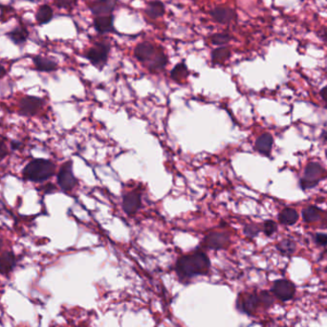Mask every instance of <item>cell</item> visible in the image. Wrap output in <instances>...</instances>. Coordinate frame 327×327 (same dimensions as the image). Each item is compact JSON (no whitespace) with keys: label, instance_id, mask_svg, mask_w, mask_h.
<instances>
[{"label":"cell","instance_id":"1","mask_svg":"<svg viewBox=\"0 0 327 327\" xmlns=\"http://www.w3.org/2000/svg\"><path fill=\"white\" fill-rule=\"evenodd\" d=\"M211 268V262L208 256L197 251L191 255L181 257L175 266L177 275L181 278H192L197 276L207 275Z\"/></svg>","mask_w":327,"mask_h":327},{"label":"cell","instance_id":"2","mask_svg":"<svg viewBox=\"0 0 327 327\" xmlns=\"http://www.w3.org/2000/svg\"><path fill=\"white\" fill-rule=\"evenodd\" d=\"M56 165L49 160L35 159L28 164L23 169V176L26 180L42 182L55 174Z\"/></svg>","mask_w":327,"mask_h":327},{"label":"cell","instance_id":"3","mask_svg":"<svg viewBox=\"0 0 327 327\" xmlns=\"http://www.w3.org/2000/svg\"><path fill=\"white\" fill-rule=\"evenodd\" d=\"M110 53V45L104 41L96 42L89 48L85 54V58L99 70H101L107 64Z\"/></svg>","mask_w":327,"mask_h":327},{"label":"cell","instance_id":"4","mask_svg":"<svg viewBox=\"0 0 327 327\" xmlns=\"http://www.w3.org/2000/svg\"><path fill=\"white\" fill-rule=\"evenodd\" d=\"M58 183L64 192H71L78 184V180L73 173V164L68 161L64 164L58 174Z\"/></svg>","mask_w":327,"mask_h":327},{"label":"cell","instance_id":"5","mask_svg":"<svg viewBox=\"0 0 327 327\" xmlns=\"http://www.w3.org/2000/svg\"><path fill=\"white\" fill-rule=\"evenodd\" d=\"M271 290L277 298L282 301H288L292 299L295 294V286L294 283L287 279L276 280Z\"/></svg>","mask_w":327,"mask_h":327},{"label":"cell","instance_id":"6","mask_svg":"<svg viewBox=\"0 0 327 327\" xmlns=\"http://www.w3.org/2000/svg\"><path fill=\"white\" fill-rule=\"evenodd\" d=\"M322 173L323 167L320 164H308L304 171V177L300 180V187L303 190L314 188L319 183Z\"/></svg>","mask_w":327,"mask_h":327},{"label":"cell","instance_id":"7","mask_svg":"<svg viewBox=\"0 0 327 327\" xmlns=\"http://www.w3.org/2000/svg\"><path fill=\"white\" fill-rule=\"evenodd\" d=\"M203 244L212 250H223L229 246V235L223 231H212L205 236Z\"/></svg>","mask_w":327,"mask_h":327},{"label":"cell","instance_id":"8","mask_svg":"<svg viewBox=\"0 0 327 327\" xmlns=\"http://www.w3.org/2000/svg\"><path fill=\"white\" fill-rule=\"evenodd\" d=\"M261 296L257 293H251L241 296L239 295L236 302L238 310L248 315H253L261 306Z\"/></svg>","mask_w":327,"mask_h":327},{"label":"cell","instance_id":"9","mask_svg":"<svg viewBox=\"0 0 327 327\" xmlns=\"http://www.w3.org/2000/svg\"><path fill=\"white\" fill-rule=\"evenodd\" d=\"M159 48L155 47L154 44L148 41H144L139 43L134 49V57L145 65L149 64L156 56Z\"/></svg>","mask_w":327,"mask_h":327},{"label":"cell","instance_id":"10","mask_svg":"<svg viewBox=\"0 0 327 327\" xmlns=\"http://www.w3.org/2000/svg\"><path fill=\"white\" fill-rule=\"evenodd\" d=\"M212 18L220 24H229L236 18V14L232 8L229 7H216L210 11Z\"/></svg>","mask_w":327,"mask_h":327},{"label":"cell","instance_id":"11","mask_svg":"<svg viewBox=\"0 0 327 327\" xmlns=\"http://www.w3.org/2000/svg\"><path fill=\"white\" fill-rule=\"evenodd\" d=\"M43 100L37 97H24L19 102V112L24 116H33L41 108Z\"/></svg>","mask_w":327,"mask_h":327},{"label":"cell","instance_id":"12","mask_svg":"<svg viewBox=\"0 0 327 327\" xmlns=\"http://www.w3.org/2000/svg\"><path fill=\"white\" fill-rule=\"evenodd\" d=\"M142 206V196L139 192H131L123 199V209L129 215H134Z\"/></svg>","mask_w":327,"mask_h":327},{"label":"cell","instance_id":"13","mask_svg":"<svg viewBox=\"0 0 327 327\" xmlns=\"http://www.w3.org/2000/svg\"><path fill=\"white\" fill-rule=\"evenodd\" d=\"M118 0H97L91 7L90 11L95 16H110L113 14Z\"/></svg>","mask_w":327,"mask_h":327},{"label":"cell","instance_id":"14","mask_svg":"<svg viewBox=\"0 0 327 327\" xmlns=\"http://www.w3.org/2000/svg\"><path fill=\"white\" fill-rule=\"evenodd\" d=\"M94 27L98 33H113L115 32L114 27V16H99L94 18Z\"/></svg>","mask_w":327,"mask_h":327},{"label":"cell","instance_id":"15","mask_svg":"<svg viewBox=\"0 0 327 327\" xmlns=\"http://www.w3.org/2000/svg\"><path fill=\"white\" fill-rule=\"evenodd\" d=\"M273 143H274V139L272 135L269 133H264L257 139L255 147L260 153L268 156L271 153Z\"/></svg>","mask_w":327,"mask_h":327},{"label":"cell","instance_id":"16","mask_svg":"<svg viewBox=\"0 0 327 327\" xmlns=\"http://www.w3.org/2000/svg\"><path fill=\"white\" fill-rule=\"evenodd\" d=\"M16 264V259L13 252H5L0 256V274L8 275Z\"/></svg>","mask_w":327,"mask_h":327},{"label":"cell","instance_id":"17","mask_svg":"<svg viewBox=\"0 0 327 327\" xmlns=\"http://www.w3.org/2000/svg\"><path fill=\"white\" fill-rule=\"evenodd\" d=\"M146 15L153 19L162 17L164 13H165V7L164 5L163 2L159 0H154V1H149L145 9Z\"/></svg>","mask_w":327,"mask_h":327},{"label":"cell","instance_id":"18","mask_svg":"<svg viewBox=\"0 0 327 327\" xmlns=\"http://www.w3.org/2000/svg\"><path fill=\"white\" fill-rule=\"evenodd\" d=\"M6 35L16 45H21L26 42L29 36V32L24 25H19L14 28L12 31L6 33Z\"/></svg>","mask_w":327,"mask_h":327},{"label":"cell","instance_id":"19","mask_svg":"<svg viewBox=\"0 0 327 327\" xmlns=\"http://www.w3.org/2000/svg\"><path fill=\"white\" fill-rule=\"evenodd\" d=\"M33 63L35 69L40 72H52L58 69V64L55 61L42 56H35Z\"/></svg>","mask_w":327,"mask_h":327},{"label":"cell","instance_id":"20","mask_svg":"<svg viewBox=\"0 0 327 327\" xmlns=\"http://www.w3.org/2000/svg\"><path fill=\"white\" fill-rule=\"evenodd\" d=\"M166 65H167V57L164 54L163 50L161 48H159V50H158L156 56L154 57V59L149 64H147V66L148 70L151 71L152 73H158V72L164 70Z\"/></svg>","mask_w":327,"mask_h":327},{"label":"cell","instance_id":"21","mask_svg":"<svg viewBox=\"0 0 327 327\" xmlns=\"http://www.w3.org/2000/svg\"><path fill=\"white\" fill-rule=\"evenodd\" d=\"M53 16H54L53 9L49 5L43 4L36 11L35 20L38 25H44L48 24L53 19Z\"/></svg>","mask_w":327,"mask_h":327},{"label":"cell","instance_id":"22","mask_svg":"<svg viewBox=\"0 0 327 327\" xmlns=\"http://www.w3.org/2000/svg\"><path fill=\"white\" fill-rule=\"evenodd\" d=\"M189 75L190 72L185 63H180L176 65L170 72V78L175 82H182L186 80Z\"/></svg>","mask_w":327,"mask_h":327},{"label":"cell","instance_id":"23","mask_svg":"<svg viewBox=\"0 0 327 327\" xmlns=\"http://www.w3.org/2000/svg\"><path fill=\"white\" fill-rule=\"evenodd\" d=\"M230 57V51L228 47H218L212 52V61L213 64H224Z\"/></svg>","mask_w":327,"mask_h":327},{"label":"cell","instance_id":"24","mask_svg":"<svg viewBox=\"0 0 327 327\" xmlns=\"http://www.w3.org/2000/svg\"><path fill=\"white\" fill-rule=\"evenodd\" d=\"M278 219L284 225H294L298 219V214L294 209H285L279 213Z\"/></svg>","mask_w":327,"mask_h":327},{"label":"cell","instance_id":"25","mask_svg":"<svg viewBox=\"0 0 327 327\" xmlns=\"http://www.w3.org/2000/svg\"><path fill=\"white\" fill-rule=\"evenodd\" d=\"M302 216L306 222H315L320 219V210L317 207H308L302 211Z\"/></svg>","mask_w":327,"mask_h":327},{"label":"cell","instance_id":"26","mask_svg":"<svg viewBox=\"0 0 327 327\" xmlns=\"http://www.w3.org/2000/svg\"><path fill=\"white\" fill-rule=\"evenodd\" d=\"M278 250L284 256H290L294 254L295 251V243L293 240L285 239L278 243Z\"/></svg>","mask_w":327,"mask_h":327},{"label":"cell","instance_id":"27","mask_svg":"<svg viewBox=\"0 0 327 327\" xmlns=\"http://www.w3.org/2000/svg\"><path fill=\"white\" fill-rule=\"evenodd\" d=\"M232 39V35L228 33H213L210 36V40L214 45H226Z\"/></svg>","mask_w":327,"mask_h":327},{"label":"cell","instance_id":"28","mask_svg":"<svg viewBox=\"0 0 327 327\" xmlns=\"http://www.w3.org/2000/svg\"><path fill=\"white\" fill-rule=\"evenodd\" d=\"M54 2L60 9H73L77 5L78 0H54Z\"/></svg>","mask_w":327,"mask_h":327},{"label":"cell","instance_id":"29","mask_svg":"<svg viewBox=\"0 0 327 327\" xmlns=\"http://www.w3.org/2000/svg\"><path fill=\"white\" fill-rule=\"evenodd\" d=\"M261 231V229L254 224H250V225H246L244 228V233L246 236H248L249 238H254L256 237Z\"/></svg>","mask_w":327,"mask_h":327},{"label":"cell","instance_id":"30","mask_svg":"<svg viewBox=\"0 0 327 327\" xmlns=\"http://www.w3.org/2000/svg\"><path fill=\"white\" fill-rule=\"evenodd\" d=\"M263 230H264V233L266 235L270 236V235H272V234H274L276 232V230H277V224L274 221H272V220H268L263 225Z\"/></svg>","mask_w":327,"mask_h":327},{"label":"cell","instance_id":"31","mask_svg":"<svg viewBox=\"0 0 327 327\" xmlns=\"http://www.w3.org/2000/svg\"><path fill=\"white\" fill-rule=\"evenodd\" d=\"M260 296H261L262 304H263L265 307H270L273 304L274 299H273V297L270 295V294L268 292L263 291V292H262L260 294Z\"/></svg>","mask_w":327,"mask_h":327},{"label":"cell","instance_id":"32","mask_svg":"<svg viewBox=\"0 0 327 327\" xmlns=\"http://www.w3.org/2000/svg\"><path fill=\"white\" fill-rule=\"evenodd\" d=\"M315 240L319 245H322V246L327 245V235L325 233H317L315 236Z\"/></svg>","mask_w":327,"mask_h":327},{"label":"cell","instance_id":"33","mask_svg":"<svg viewBox=\"0 0 327 327\" xmlns=\"http://www.w3.org/2000/svg\"><path fill=\"white\" fill-rule=\"evenodd\" d=\"M8 154V150H7V147L4 144V142H2L0 140V159H3L5 158V156Z\"/></svg>","mask_w":327,"mask_h":327},{"label":"cell","instance_id":"34","mask_svg":"<svg viewBox=\"0 0 327 327\" xmlns=\"http://www.w3.org/2000/svg\"><path fill=\"white\" fill-rule=\"evenodd\" d=\"M321 95H322V97H323V98L326 100L327 102V86H326V87H324L323 89H322V91H321Z\"/></svg>","mask_w":327,"mask_h":327},{"label":"cell","instance_id":"35","mask_svg":"<svg viewBox=\"0 0 327 327\" xmlns=\"http://www.w3.org/2000/svg\"><path fill=\"white\" fill-rule=\"evenodd\" d=\"M6 73H7V72H6V69H5V67L0 65V79H2L3 77H5Z\"/></svg>","mask_w":327,"mask_h":327},{"label":"cell","instance_id":"36","mask_svg":"<svg viewBox=\"0 0 327 327\" xmlns=\"http://www.w3.org/2000/svg\"><path fill=\"white\" fill-rule=\"evenodd\" d=\"M19 147H20V143L16 142V141H13V142H12V148H13V149H18Z\"/></svg>","mask_w":327,"mask_h":327},{"label":"cell","instance_id":"37","mask_svg":"<svg viewBox=\"0 0 327 327\" xmlns=\"http://www.w3.org/2000/svg\"><path fill=\"white\" fill-rule=\"evenodd\" d=\"M2 247H3V240L0 238V251H1Z\"/></svg>","mask_w":327,"mask_h":327},{"label":"cell","instance_id":"38","mask_svg":"<svg viewBox=\"0 0 327 327\" xmlns=\"http://www.w3.org/2000/svg\"><path fill=\"white\" fill-rule=\"evenodd\" d=\"M323 137H324L326 140H327V131L323 134Z\"/></svg>","mask_w":327,"mask_h":327}]
</instances>
